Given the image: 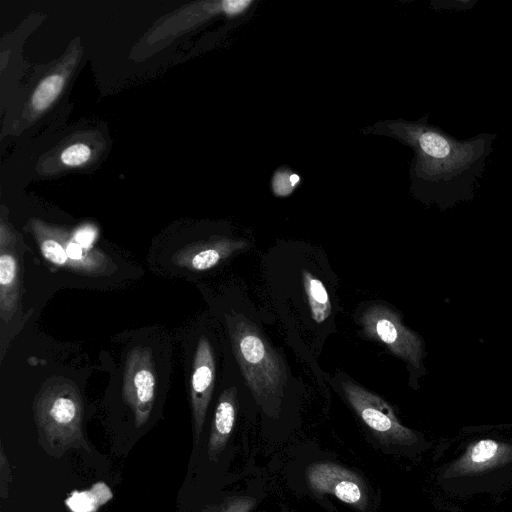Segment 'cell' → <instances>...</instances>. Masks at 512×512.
<instances>
[{
	"instance_id": "cell-1",
	"label": "cell",
	"mask_w": 512,
	"mask_h": 512,
	"mask_svg": "<svg viewBox=\"0 0 512 512\" xmlns=\"http://www.w3.org/2000/svg\"><path fill=\"white\" fill-rule=\"evenodd\" d=\"M386 129L413 148L414 176L444 201L471 196L494 138L484 134L457 141L423 122H390Z\"/></svg>"
},
{
	"instance_id": "cell-2",
	"label": "cell",
	"mask_w": 512,
	"mask_h": 512,
	"mask_svg": "<svg viewBox=\"0 0 512 512\" xmlns=\"http://www.w3.org/2000/svg\"><path fill=\"white\" fill-rule=\"evenodd\" d=\"M438 483L457 497L498 494L512 487V438L489 434L459 444L440 468Z\"/></svg>"
},
{
	"instance_id": "cell-3",
	"label": "cell",
	"mask_w": 512,
	"mask_h": 512,
	"mask_svg": "<svg viewBox=\"0 0 512 512\" xmlns=\"http://www.w3.org/2000/svg\"><path fill=\"white\" fill-rule=\"evenodd\" d=\"M35 421L43 446L60 457L67 450L84 446L83 402L76 384L64 377L48 379L34 405Z\"/></svg>"
},
{
	"instance_id": "cell-4",
	"label": "cell",
	"mask_w": 512,
	"mask_h": 512,
	"mask_svg": "<svg viewBox=\"0 0 512 512\" xmlns=\"http://www.w3.org/2000/svg\"><path fill=\"white\" fill-rule=\"evenodd\" d=\"M229 331L235 358L255 399L267 403L280 398L287 381L283 358L245 317H230Z\"/></svg>"
},
{
	"instance_id": "cell-5",
	"label": "cell",
	"mask_w": 512,
	"mask_h": 512,
	"mask_svg": "<svg viewBox=\"0 0 512 512\" xmlns=\"http://www.w3.org/2000/svg\"><path fill=\"white\" fill-rule=\"evenodd\" d=\"M30 229L42 256L56 268L90 276L107 275L116 270L109 256L93 247L95 231L88 226L68 231L32 218Z\"/></svg>"
},
{
	"instance_id": "cell-6",
	"label": "cell",
	"mask_w": 512,
	"mask_h": 512,
	"mask_svg": "<svg viewBox=\"0 0 512 512\" xmlns=\"http://www.w3.org/2000/svg\"><path fill=\"white\" fill-rule=\"evenodd\" d=\"M342 389L351 407L379 439L404 448L422 445L418 434L400 423L383 398L352 381L343 382Z\"/></svg>"
},
{
	"instance_id": "cell-7",
	"label": "cell",
	"mask_w": 512,
	"mask_h": 512,
	"mask_svg": "<svg viewBox=\"0 0 512 512\" xmlns=\"http://www.w3.org/2000/svg\"><path fill=\"white\" fill-rule=\"evenodd\" d=\"M360 321L366 336L383 343L393 354L413 366L420 365L423 353L420 338L390 307L373 304L362 313Z\"/></svg>"
},
{
	"instance_id": "cell-8",
	"label": "cell",
	"mask_w": 512,
	"mask_h": 512,
	"mask_svg": "<svg viewBox=\"0 0 512 512\" xmlns=\"http://www.w3.org/2000/svg\"><path fill=\"white\" fill-rule=\"evenodd\" d=\"M156 392V371L149 347L137 346L129 351L123 372L122 395L130 407L137 428L149 419Z\"/></svg>"
},
{
	"instance_id": "cell-9",
	"label": "cell",
	"mask_w": 512,
	"mask_h": 512,
	"mask_svg": "<svg viewBox=\"0 0 512 512\" xmlns=\"http://www.w3.org/2000/svg\"><path fill=\"white\" fill-rule=\"evenodd\" d=\"M306 480L315 493L331 494L361 511L367 507L364 482L356 473L339 464L328 461L313 463L306 470Z\"/></svg>"
},
{
	"instance_id": "cell-10",
	"label": "cell",
	"mask_w": 512,
	"mask_h": 512,
	"mask_svg": "<svg viewBox=\"0 0 512 512\" xmlns=\"http://www.w3.org/2000/svg\"><path fill=\"white\" fill-rule=\"evenodd\" d=\"M252 4L253 1L250 0L203 1L189 4L157 26L148 40L154 43L167 37L178 36L217 15L236 17Z\"/></svg>"
},
{
	"instance_id": "cell-11",
	"label": "cell",
	"mask_w": 512,
	"mask_h": 512,
	"mask_svg": "<svg viewBox=\"0 0 512 512\" xmlns=\"http://www.w3.org/2000/svg\"><path fill=\"white\" fill-rule=\"evenodd\" d=\"M215 382V359L213 348L205 336L197 342L190 378V399L194 428V443L199 442L206 412L212 397Z\"/></svg>"
},
{
	"instance_id": "cell-12",
	"label": "cell",
	"mask_w": 512,
	"mask_h": 512,
	"mask_svg": "<svg viewBox=\"0 0 512 512\" xmlns=\"http://www.w3.org/2000/svg\"><path fill=\"white\" fill-rule=\"evenodd\" d=\"M16 235L9 223H0V316L9 322L20 301V265L15 248Z\"/></svg>"
},
{
	"instance_id": "cell-13",
	"label": "cell",
	"mask_w": 512,
	"mask_h": 512,
	"mask_svg": "<svg viewBox=\"0 0 512 512\" xmlns=\"http://www.w3.org/2000/svg\"><path fill=\"white\" fill-rule=\"evenodd\" d=\"M248 245V242L242 239L211 237L179 249L173 254L172 262L176 266L190 271H206L236 252L245 249Z\"/></svg>"
},
{
	"instance_id": "cell-14",
	"label": "cell",
	"mask_w": 512,
	"mask_h": 512,
	"mask_svg": "<svg viewBox=\"0 0 512 512\" xmlns=\"http://www.w3.org/2000/svg\"><path fill=\"white\" fill-rule=\"evenodd\" d=\"M79 59V48H70L61 62L35 87L28 102L25 116L34 120L48 110L63 91Z\"/></svg>"
},
{
	"instance_id": "cell-15",
	"label": "cell",
	"mask_w": 512,
	"mask_h": 512,
	"mask_svg": "<svg viewBox=\"0 0 512 512\" xmlns=\"http://www.w3.org/2000/svg\"><path fill=\"white\" fill-rule=\"evenodd\" d=\"M236 413L237 389L230 387L221 393L215 409L208 441V458L210 461H217L226 447L235 424Z\"/></svg>"
},
{
	"instance_id": "cell-16",
	"label": "cell",
	"mask_w": 512,
	"mask_h": 512,
	"mask_svg": "<svg viewBox=\"0 0 512 512\" xmlns=\"http://www.w3.org/2000/svg\"><path fill=\"white\" fill-rule=\"evenodd\" d=\"M302 282L312 319L318 324L324 322L332 311L330 298L324 284L306 269L302 271Z\"/></svg>"
},
{
	"instance_id": "cell-17",
	"label": "cell",
	"mask_w": 512,
	"mask_h": 512,
	"mask_svg": "<svg viewBox=\"0 0 512 512\" xmlns=\"http://www.w3.org/2000/svg\"><path fill=\"white\" fill-rule=\"evenodd\" d=\"M92 157L91 148L77 142L66 146L60 153V162L66 167H80L86 164Z\"/></svg>"
},
{
	"instance_id": "cell-18",
	"label": "cell",
	"mask_w": 512,
	"mask_h": 512,
	"mask_svg": "<svg viewBox=\"0 0 512 512\" xmlns=\"http://www.w3.org/2000/svg\"><path fill=\"white\" fill-rule=\"evenodd\" d=\"M298 175L288 170H278L273 178V191L277 196H287L299 182Z\"/></svg>"
},
{
	"instance_id": "cell-19",
	"label": "cell",
	"mask_w": 512,
	"mask_h": 512,
	"mask_svg": "<svg viewBox=\"0 0 512 512\" xmlns=\"http://www.w3.org/2000/svg\"><path fill=\"white\" fill-rule=\"evenodd\" d=\"M256 501L252 497L241 496L227 499L213 512H251Z\"/></svg>"
},
{
	"instance_id": "cell-20",
	"label": "cell",
	"mask_w": 512,
	"mask_h": 512,
	"mask_svg": "<svg viewBox=\"0 0 512 512\" xmlns=\"http://www.w3.org/2000/svg\"><path fill=\"white\" fill-rule=\"evenodd\" d=\"M11 470L8 459L4 453L3 446L0 452V495L5 499L8 495L9 485L11 483Z\"/></svg>"
}]
</instances>
